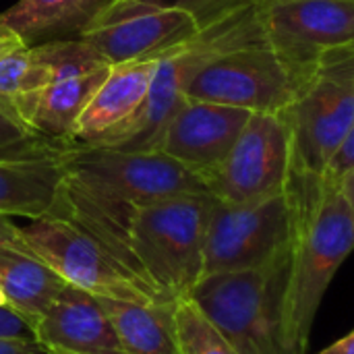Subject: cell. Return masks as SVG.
I'll use <instances>...</instances> for the list:
<instances>
[{"label": "cell", "mask_w": 354, "mask_h": 354, "mask_svg": "<svg viewBox=\"0 0 354 354\" xmlns=\"http://www.w3.org/2000/svg\"><path fill=\"white\" fill-rule=\"evenodd\" d=\"M286 191L297 205V232L284 301L290 354H305L322 301L354 251V212L338 183L290 176Z\"/></svg>", "instance_id": "obj_1"}, {"label": "cell", "mask_w": 354, "mask_h": 354, "mask_svg": "<svg viewBox=\"0 0 354 354\" xmlns=\"http://www.w3.org/2000/svg\"><path fill=\"white\" fill-rule=\"evenodd\" d=\"M214 195H180L133 205L127 243L137 274L164 299L180 301L203 278V247Z\"/></svg>", "instance_id": "obj_2"}, {"label": "cell", "mask_w": 354, "mask_h": 354, "mask_svg": "<svg viewBox=\"0 0 354 354\" xmlns=\"http://www.w3.org/2000/svg\"><path fill=\"white\" fill-rule=\"evenodd\" d=\"M290 253L261 268L203 276L191 290L189 299L239 354H290L284 334Z\"/></svg>", "instance_id": "obj_3"}, {"label": "cell", "mask_w": 354, "mask_h": 354, "mask_svg": "<svg viewBox=\"0 0 354 354\" xmlns=\"http://www.w3.org/2000/svg\"><path fill=\"white\" fill-rule=\"evenodd\" d=\"M64 183L85 197L118 207L180 195H212L205 176L160 149H116L73 143L64 153Z\"/></svg>", "instance_id": "obj_4"}, {"label": "cell", "mask_w": 354, "mask_h": 354, "mask_svg": "<svg viewBox=\"0 0 354 354\" xmlns=\"http://www.w3.org/2000/svg\"><path fill=\"white\" fill-rule=\"evenodd\" d=\"M280 118L290 139V176L322 178L354 124V48L324 56Z\"/></svg>", "instance_id": "obj_5"}, {"label": "cell", "mask_w": 354, "mask_h": 354, "mask_svg": "<svg viewBox=\"0 0 354 354\" xmlns=\"http://www.w3.org/2000/svg\"><path fill=\"white\" fill-rule=\"evenodd\" d=\"M21 241L29 253L48 263L66 284L102 299L168 301L131 272L108 247L79 224L44 216L21 226Z\"/></svg>", "instance_id": "obj_6"}, {"label": "cell", "mask_w": 354, "mask_h": 354, "mask_svg": "<svg viewBox=\"0 0 354 354\" xmlns=\"http://www.w3.org/2000/svg\"><path fill=\"white\" fill-rule=\"evenodd\" d=\"M297 205L288 191L253 201L214 199L203 247V276L268 266L292 249Z\"/></svg>", "instance_id": "obj_7"}, {"label": "cell", "mask_w": 354, "mask_h": 354, "mask_svg": "<svg viewBox=\"0 0 354 354\" xmlns=\"http://www.w3.org/2000/svg\"><path fill=\"white\" fill-rule=\"evenodd\" d=\"M309 77L282 60L268 44H247L207 58L191 77L187 97L280 114Z\"/></svg>", "instance_id": "obj_8"}, {"label": "cell", "mask_w": 354, "mask_h": 354, "mask_svg": "<svg viewBox=\"0 0 354 354\" xmlns=\"http://www.w3.org/2000/svg\"><path fill=\"white\" fill-rule=\"evenodd\" d=\"M253 10L263 41L301 73L354 48V0H253Z\"/></svg>", "instance_id": "obj_9"}, {"label": "cell", "mask_w": 354, "mask_h": 354, "mask_svg": "<svg viewBox=\"0 0 354 354\" xmlns=\"http://www.w3.org/2000/svg\"><path fill=\"white\" fill-rule=\"evenodd\" d=\"M199 31V23L185 10L139 0H112L77 37L87 41L106 64L114 66L158 60L191 41Z\"/></svg>", "instance_id": "obj_10"}, {"label": "cell", "mask_w": 354, "mask_h": 354, "mask_svg": "<svg viewBox=\"0 0 354 354\" xmlns=\"http://www.w3.org/2000/svg\"><path fill=\"white\" fill-rule=\"evenodd\" d=\"M288 180L290 139L280 114L253 112L207 187L220 201L253 203L284 193Z\"/></svg>", "instance_id": "obj_11"}, {"label": "cell", "mask_w": 354, "mask_h": 354, "mask_svg": "<svg viewBox=\"0 0 354 354\" xmlns=\"http://www.w3.org/2000/svg\"><path fill=\"white\" fill-rule=\"evenodd\" d=\"M251 114L243 108L187 100L168 122L158 149L207 180L226 160Z\"/></svg>", "instance_id": "obj_12"}, {"label": "cell", "mask_w": 354, "mask_h": 354, "mask_svg": "<svg viewBox=\"0 0 354 354\" xmlns=\"http://www.w3.org/2000/svg\"><path fill=\"white\" fill-rule=\"evenodd\" d=\"M33 334L52 354H122L102 299L71 284L33 324Z\"/></svg>", "instance_id": "obj_13"}, {"label": "cell", "mask_w": 354, "mask_h": 354, "mask_svg": "<svg viewBox=\"0 0 354 354\" xmlns=\"http://www.w3.org/2000/svg\"><path fill=\"white\" fill-rule=\"evenodd\" d=\"M158 60H141L110 66L104 83L97 87L87 108L77 120L75 141L85 145H114L139 116Z\"/></svg>", "instance_id": "obj_14"}, {"label": "cell", "mask_w": 354, "mask_h": 354, "mask_svg": "<svg viewBox=\"0 0 354 354\" xmlns=\"http://www.w3.org/2000/svg\"><path fill=\"white\" fill-rule=\"evenodd\" d=\"M108 71L110 66L104 64L87 73L58 77L17 100L15 110L37 135L56 141H75L77 120L104 83Z\"/></svg>", "instance_id": "obj_15"}, {"label": "cell", "mask_w": 354, "mask_h": 354, "mask_svg": "<svg viewBox=\"0 0 354 354\" xmlns=\"http://www.w3.org/2000/svg\"><path fill=\"white\" fill-rule=\"evenodd\" d=\"M62 158H0V214L52 216L64 185Z\"/></svg>", "instance_id": "obj_16"}, {"label": "cell", "mask_w": 354, "mask_h": 354, "mask_svg": "<svg viewBox=\"0 0 354 354\" xmlns=\"http://www.w3.org/2000/svg\"><path fill=\"white\" fill-rule=\"evenodd\" d=\"M112 0H17L0 12V35L23 46L79 35L81 29Z\"/></svg>", "instance_id": "obj_17"}, {"label": "cell", "mask_w": 354, "mask_h": 354, "mask_svg": "<svg viewBox=\"0 0 354 354\" xmlns=\"http://www.w3.org/2000/svg\"><path fill=\"white\" fill-rule=\"evenodd\" d=\"M102 303L116 330L122 354H180L176 332L178 301L102 299Z\"/></svg>", "instance_id": "obj_18"}, {"label": "cell", "mask_w": 354, "mask_h": 354, "mask_svg": "<svg viewBox=\"0 0 354 354\" xmlns=\"http://www.w3.org/2000/svg\"><path fill=\"white\" fill-rule=\"evenodd\" d=\"M0 286L6 307L35 324L54 305L66 282L23 245L0 249Z\"/></svg>", "instance_id": "obj_19"}, {"label": "cell", "mask_w": 354, "mask_h": 354, "mask_svg": "<svg viewBox=\"0 0 354 354\" xmlns=\"http://www.w3.org/2000/svg\"><path fill=\"white\" fill-rule=\"evenodd\" d=\"M54 81V71L41 62L33 46L15 44L0 52V100L15 106L23 95Z\"/></svg>", "instance_id": "obj_20"}, {"label": "cell", "mask_w": 354, "mask_h": 354, "mask_svg": "<svg viewBox=\"0 0 354 354\" xmlns=\"http://www.w3.org/2000/svg\"><path fill=\"white\" fill-rule=\"evenodd\" d=\"M73 143L37 135L12 104L0 100V158H62Z\"/></svg>", "instance_id": "obj_21"}, {"label": "cell", "mask_w": 354, "mask_h": 354, "mask_svg": "<svg viewBox=\"0 0 354 354\" xmlns=\"http://www.w3.org/2000/svg\"><path fill=\"white\" fill-rule=\"evenodd\" d=\"M176 332L180 354H239L189 297L176 303Z\"/></svg>", "instance_id": "obj_22"}, {"label": "cell", "mask_w": 354, "mask_h": 354, "mask_svg": "<svg viewBox=\"0 0 354 354\" xmlns=\"http://www.w3.org/2000/svg\"><path fill=\"white\" fill-rule=\"evenodd\" d=\"M145 4H156L162 8H178L189 12L201 29L218 23L220 19L228 17L230 12L245 6L249 0H139Z\"/></svg>", "instance_id": "obj_23"}, {"label": "cell", "mask_w": 354, "mask_h": 354, "mask_svg": "<svg viewBox=\"0 0 354 354\" xmlns=\"http://www.w3.org/2000/svg\"><path fill=\"white\" fill-rule=\"evenodd\" d=\"M354 168V124L351 127L348 135L344 137V141L340 143L338 151L334 153L324 178L326 180H332V183H340V178L351 172Z\"/></svg>", "instance_id": "obj_24"}, {"label": "cell", "mask_w": 354, "mask_h": 354, "mask_svg": "<svg viewBox=\"0 0 354 354\" xmlns=\"http://www.w3.org/2000/svg\"><path fill=\"white\" fill-rule=\"evenodd\" d=\"M0 338L10 340H35L33 324L10 307H0Z\"/></svg>", "instance_id": "obj_25"}, {"label": "cell", "mask_w": 354, "mask_h": 354, "mask_svg": "<svg viewBox=\"0 0 354 354\" xmlns=\"http://www.w3.org/2000/svg\"><path fill=\"white\" fill-rule=\"evenodd\" d=\"M0 354H52L37 340H10L0 338Z\"/></svg>", "instance_id": "obj_26"}, {"label": "cell", "mask_w": 354, "mask_h": 354, "mask_svg": "<svg viewBox=\"0 0 354 354\" xmlns=\"http://www.w3.org/2000/svg\"><path fill=\"white\" fill-rule=\"evenodd\" d=\"M4 247H23L21 226L12 224L10 216L0 214V249Z\"/></svg>", "instance_id": "obj_27"}, {"label": "cell", "mask_w": 354, "mask_h": 354, "mask_svg": "<svg viewBox=\"0 0 354 354\" xmlns=\"http://www.w3.org/2000/svg\"><path fill=\"white\" fill-rule=\"evenodd\" d=\"M317 354H354V330L351 334H346L344 338H340L338 342H334L332 346L319 351Z\"/></svg>", "instance_id": "obj_28"}, {"label": "cell", "mask_w": 354, "mask_h": 354, "mask_svg": "<svg viewBox=\"0 0 354 354\" xmlns=\"http://www.w3.org/2000/svg\"><path fill=\"white\" fill-rule=\"evenodd\" d=\"M338 185H340V189H342V193H344L346 201L351 203V207H353V212H354V168L340 178V183H338Z\"/></svg>", "instance_id": "obj_29"}, {"label": "cell", "mask_w": 354, "mask_h": 354, "mask_svg": "<svg viewBox=\"0 0 354 354\" xmlns=\"http://www.w3.org/2000/svg\"><path fill=\"white\" fill-rule=\"evenodd\" d=\"M15 44H21V41H19V39H15V37L0 35V52H2V50H6V48H10V46H15Z\"/></svg>", "instance_id": "obj_30"}, {"label": "cell", "mask_w": 354, "mask_h": 354, "mask_svg": "<svg viewBox=\"0 0 354 354\" xmlns=\"http://www.w3.org/2000/svg\"><path fill=\"white\" fill-rule=\"evenodd\" d=\"M0 307H6V297H4V290L0 286Z\"/></svg>", "instance_id": "obj_31"}]
</instances>
